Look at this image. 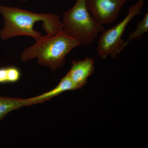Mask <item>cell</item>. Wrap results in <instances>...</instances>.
Wrapping results in <instances>:
<instances>
[{
	"label": "cell",
	"mask_w": 148,
	"mask_h": 148,
	"mask_svg": "<svg viewBox=\"0 0 148 148\" xmlns=\"http://www.w3.org/2000/svg\"><path fill=\"white\" fill-rule=\"evenodd\" d=\"M0 13L4 19V26L0 32V38L6 40L19 36L33 37L36 42L44 38L34 29L39 21L42 22V27L47 37H51L63 31L60 17L55 14L37 13L15 7L0 5Z\"/></svg>",
	"instance_id": "1"
},
{
	"label": "cell",
	"mask_w": 148,
	"mask_h": 148,
	"mask_svg": "<svg viewBox=\"0 0 148 148\" xmlns=\"http://www.w3.org/2000/svg\"><path fill=\"white\" fill-rule=\"evenodd\" d=\"M80 45L63 30L52 36H45L34 45L24 49L21 54V61L26 62L37 58L38 64L55 71L63 67L66 56Z\"/></svg>",
	"instance_id": "2"
},
{
	"label": "cell",
	"mask_w": 148,
	"mask_h": 148,
	"mask_svg": "<svg viewBox=\"0 0 148 148\" xmlns=\"http://www.w3.org/2000/svg\"><path fill=\"white\" fill-rule=\"evenodd\" d=\"M62 22L64 32L84 46L91 44L105 30L88 10L85 0H77L64 13Z\"/></svg>",
	"instance_id": "3"
},
{
	"label": "cell",
	"mask_w": 148,
	"mask_h": 148,
	"mask_svg": "<svg viewBox=\"0 0 148 148\" xmlns=\"http://www.w3.org/2000/svg\"><path fill=\"white\" fill-rule=\"evenodd\" d=\"M144 5V0H138L130 6L127 16L120 23L111 29L102 32L97 47L98 55L103 59L108 56L115 58L125 47L122 36L130 22L135 16L140 15Z\"/></svg>",
	"instance_id": "4"
},
{
	"label": "cell",
	"mask_w": 148,
	"mask_h": 148,
	"mask_svg": "<svg viewBox=\"0 0 148 148\" xmlns=\"http://www.w3.org/2000/svg\"><path fill=\"white\" fill-rule=\"evenodd\" d=\"M130 0H85L91 16L99 24H109L118 18L123 6Z\"/></svg>",
	"instance_id": "5"
},
{
	"label": "cell",
	"mask_w": 148,
	"mask_h": 148,
	"mask_svg": "<svg viewBox=\"0 0 148 148\" xmlns=\"http://www.w3.org/2000/svg\"><path fill=\"white\" fill-rule=\"evenodd\" d=\"M94 59L87 57L83 60H73L71 68L67 73L77 89L82 88L88 79L95 71Z\"/></svg>",
	"instance_id": "6"
},
{
	"label": "cell",
	"mask_w": 148,
	"mask_h": 148,
	"mask_svg": "<svg viewBox=\"0 0 148 148\" xmlns=\"http://www.w3.org/2000/svg\"><path fill=\"white\" fill-rule=\"evenodd\" d=\"M68 74L61 79L59 84L53 89L41 95L29 98L31 105L42 103L60 95L65 91L77 90Z\"/></svg>",
	"instance_id": "7"
},
{
	"label": "cell",
	"mask_w": 148,
	"mask_h": 148,
	"mask_svg": "<svg viewBox=\"0 0 148 148\" xmlns=\"http://www.w3.org/2000/svg\"><path fill=\"white\" fill-rule=\"evenodd\" d=\"M30 106L32 105L29 98L24 99L0 96V121L11 111Z\"/></svg>",
	"instance_id": "8"
},
{
	"label": "cell",
	"mask_w": 148,
	"mask_h": 148,
	"mask_svg": "<svg viewBox=\"0 0 148 148\" xmlns=\"http://www.w3.org/2000/svg\"><path fill=\"white\" fill-rule=\"evenodd\" d=\"M148 32V13H146L143 18L137 24L136 29L134 32L130 33L127 41L125 42L126 47L132 40L140 39L143 35Z\"/></svg>",
	"instance_id": "9"
},
{
	"label": "cell",
	"mask_w": 148,
	"mask_h": 148,
	"mask_svg": "<svg viewBox=\"0 0 148 148\" xmlns=\"http://www.w3.org/2000/svg\"><path fill=\"white\" fill-rule=\"evenodd\" d=\"M7 83H14L18 81L21 77V72L17 67L9 66L6 67Z\"/></svg>",
	"instance_id": "10"
},
{
	"label": "cell",
	"mask_w": 148,
	"mask_h": 148,
	"mask_svg": "<svg viewBox=\"0 0 148 148\" xmlns=\"http://www.w3.org/2000/svg\"><path fill=\"white\" fill-rule=\"evenodd\" d=\"M20 1H22L25 2L27 1V0H20Z\"/></svg>",
	"instance_id": "11"
}]
</instances>
